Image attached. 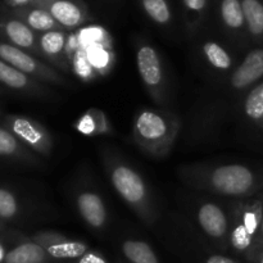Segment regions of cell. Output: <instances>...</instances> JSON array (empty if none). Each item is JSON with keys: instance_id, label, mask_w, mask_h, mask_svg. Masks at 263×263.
Returning <instances> with one entry per match:
<instances>
[{"instance_id": "8fae6325", "label": "cell", "mask_w": 263, "mask_h": 263, "mask_svg": "<svg viewBox=\"0 0 263 263\" xmlns=\"http://www.w3.org/2000/svg\"><path fill=\"white\" fill-rule=\"evenodd\" d=\"M0 40L12 44L43 59L39 48V37L36 36L35 31L31 30L25 22L18 20L14 15L10 17V15L0 14Z\"/></svg>"}, {"instance_id": "9a60e30c", "label": "cell", "mask_w": 263, "mask_h": 263, "mask_svg": "<svg viewBox=\"0 0 263 263\" xmlns=\"http://www.w3.org/2000/svg\"><path fill=\"white\" fill-rule=\"evenodd\" d=\"M0 159L27 167H41L37 154L26 148L8 128L0 125Z\"/></svg>"}, {"instance_id": "52a82bcc", "label": "cell", "mask_w": 263, "mask_h": 263, "mask_svg": "<svg viewBox=\"0 0 263 263\" xmlns=\"http://www.w3.org/2000/svg\"><path fill=\"white\" fill-rule=\"evenodd\" d=\"M0 59L17 68L18 71L23 72L44 84L69 86L68 80L58 69L51 67L50 64L35 57L33 54L2 40H0Z\"/></svg>"}, {"instance_id": "ffe728a7", "label": "cell", "mask_w": 263, "mask_h": 263, "mask_svg": "<svg viewBox=\"0 0 263 263\" xmlns=\"http://www.w3.org/2000/svg\"><path fill=\"white\" fill-rule=\"evenodd\" d=\"M53 259L49 257L45 249L31 239L17 244L14 248L8 251L3 263H49Z\"/></svg>"}, {"instance_id": "2e32d148", "label": "cell", "mask_w": 263, "mask_h": 263, "mask_svg": "<svg viewBox=\"0 0 263 263\" xmlns=\"http://www.w3.org/2000/svg\"><path fill=\"white\" fill-rule=\"evenodd\" d=\"M35 7L48 10L54 20L63 27L73 28L85 21L84 12L77 4L71 0H35Z\"/></svg>"}, {"instance_id": "d6a6232c", "label": "cell", "mask_w": 263, "mask_h": 263, "mask_svg": "<svg viewBox=\"0 0 263 263\" xmlns=\"http://www.w3.org/2000/svg\"><path fill=\"white\" fill-rule=\"evenodd\" d=\"M5 254H7V252H5V249H4V247H3V244L0 243V263H3V261H4Z\"/></svg>"}, {"instance_id": "5bb4252c", "label": "cell", "mask_w": 263, "mask_h": 263, "mask_svg": "<svg viewBox=\"0 0 263 263\" xmlns=\"http://www.w3.org/2000/svg\"><path fill=\"white\" fill-rule=\"evenodd\" d=\"M39 48L44 62L62 72H68L71 69L67 54V37L63 31L41 33L39 36Z\"/></svg>"}, {"instance_id": "e0dca14e", "label": "cell", "mask_w": 263, "mask_h": 263, "mask_svg": "<svg viewBox=\"0 0 263 263\" xmlns=\"http://www.w3.org/2000/svg\"><path fill=\"white\" fill-rule=\"evenodd\" d=\"M77 133L85 136H110L115 134L112 122L99 108H89L74 122Z\"/></svg>"}, {"instance_id": "484cf974", "label": "cell", "mask_w": 263, "mask_h": 263, "mask_svg": "<svg viewBox=\"0 0 263 263\" xmlns=\"http://www.w3.org/2000/svg\"><path fill=\"white\" fill-rule=\"evenodd\" d=\"M146 14L158 25H166L171 20V12L166 0H143Z\"/></svg>"}, {"instance_id": "44dd1931", "label": "cell", "mask_w": 263, "mask_h": 263, "mask_svg": "<svg viewBox=\"0 0 263 263\" xmlns=\"http://www.w3.org/2000/svg\"><path fill=\"white\" fill-rule=\"evenodd\" d=\"M202 54L205 63L221 73H231L235 68V61L230 51L216 41H207L202 45Z\"/></svg>"}, {"instance_id": "8992f818", "label": "cell", "mask_w": 263, "mask_h": 263, "mask_svg": "<svg viewBox=\"0 0 263 263\" xmlns=\"http://www.w3.org/2000/svg\"><path fill=\"white\" fill-rule=\"evenodd\" d=\"M0 125L8 128L26 148L39 157H51L54 148L53 135L37 120L22 115H4Z\"/></svg>"}, {"instance_id": "8d00e7d4", "label": "cell", "mask_w": 263, "mask_h": 263, "mask_svg": "<svg viewBox=\"0 0 263 263\" xmlns=\"http://www.w3.org/2000/svg\"><path fill=\"white\" fill-rule=\"evenodd\" d=\"M0 116H2V109H0Z\"/></svg>"}, {"instance_id": "836d02e7", "label": "cell", "mask_w": 263, "mask_h": 263, "mask_svg": "<svg viewBox=\"0 0 263 263\" xmlns=\"http://www.w3.org/2000/svg\"><path fill=\"white\" fill-rule=\"evenodd\" d=\"M3 228H4V221H3L2 218H0V230H2Z\"/></svg>"}, {"instance_id": "9c48e42d", "label": "cell", "mask_w": 263, "mask_h": 263, "mask_svg": "<svg viewBox=\"0 0 263 263\" xmlns=\"http://www.w3.org/2000/svg\"><path fill=\"white\" fill-rule=\"evenodd\" d=\"M33 241L43 247L53 261L71 262L79 259L90 251L85 241L67 238L53 230H43L31 236Z\"/></svg>"}, {"instance_id": "74e56055", "label": "cell", "mask_w": 263, "mask_h": 263, "mask_svg": "<svg viewBox=\"0 0 263 263\" xmlns=\"http://www.w3.org/2000/svg\"><path fill=\"white\" fill-rule=\"evenodd\" d=\"M49 263H54V262H49Z\"/></svg>"}, {"instance_id": "ba28073f", "label": "cell", "mask_w": 263, "mask_h": 263, "mask_svg": "<svg viewBox=\"0 0 263 263\" xmlns=\"http://www.w3.org/2000/svg\"><path fill=\"white\" fill-rule=\"evenodd\" d=\"M195 225L199 229L200 234L210 243L216 247L218 252L229 249V208L215 200H200L194 212Z\"/></svg>"}, {"instance_id": "30bf717a", "label": "cell", "mask_w": 263, "mask_h": 263, "mask_svg": "<svg viewBox=\"0 0 263 263\" xmlns=\"http://www.w3.org/2000/svg\"><path fill=\"white\" fill-rule=\"evenodd\" d=\"M263 81V48L252 49L229 77L231 91L243 94Z\"/></svg>"}, {"instance_id": "7c38bea8", "label": "cell", "mask_w": 263, "mask_h": 263, "mask_svg": "<svg viewBox=\"0 0 263 263\" xmlns=\"http://www.w3.org/2000/svg\"><path fill=\"white\" fill-rule=\"evenodd\" d=\"M0 85L27 97L49 98L53 94L46 84L18 71L17 68L5 63L2 59H0Z\"/></svg>"}, {"instance_id": "5b68a950", "label": "cell", "mask_w": 263, "mask_h": 263, "mask_svg": "<svg viewBox=\"0 0 263 263\" xmlns=\"http://www.w3.org/2000/svg\"><path fill=\"white\" fill-rule=\"evenodd\" d=\"M136 67L149 97L157 104L166 105L168 100V84L158 50L151 44L141 43L136 50Z\"/></svg>"}, {"instance_id": "cb8c5ba5", "label": "cell", "mask_w": 263, "mask_h": 263, "mask_svg": "<svg viewBox=\"0 0 263 263\" xmlns=\"http://www.w3.org/2000/svg\"><path fill=\"white\" fill-rule=\"evenodd\" d=\"M221 17H222L223 23L233 31L241 30L246 25L243 7L239 0H222Z\"/></svg>"}, {"instance_id": "4316f807", "label": "cell", "mask_w": 263, "mask_h": 263, "mask_svg": "<svg viewBox=\"0 0 263 263\" xmlns=\"http://www.w3.org/2000/svg\"><path fill=\"white\" fill-rule=\"evenodd\" d=\"M198 263H240V261L223 252H211L205 257H202Z\"/></svg>"}, {"instance_id": "4fadbf2b", "label": "cell", "mask_w": 263, "mask_h": 263, "mask_svg": "<svg viewBox=\"0 0 263 263\" xmlns=\"http://www.w3.org/2000/svg\"><path fill=\"white\" fill-rule=\"evenodd\" d=\"M76 208L80 217L92 230L102 231L107 228V205L99 193L91 189L80 190L76 194Z\"/></svg>"}, {"instance_id": "277c9868", "label": "cell", "mask_w": 263, "mask_h": 263, "mask_svg": "<svg viewBox=\"0 0 263 263\" xmlns=\"http://www.w3.org/2000/svg\"><path fill=\"white\" fill-rule=\"evenodd\" d=\"M229 249L248 261L256 244L263 218V199L244 198L229 205Z\"/></svg>"}, {"instance_id": "603a6c76", "label": "cell", "mask_w": 263, "mask_h": 263, "mask_svg": "<svg viewBox=\"0 0 263 263\" xmlns=\"http://www.w3.org/2000/svg\"><path fill=\"white\" fill-rule=\"evenodd\" d=\"M241 7L249 33L254 39H263V3L259 0H243Z\"/></svg>"}, {"instance_id": "f546056e", "label": "cell", "mask_w": 263, "mask_h": 263, "mask_svg": "<svg viewBox=\"0 0 263 263\" xmlns=\"http://www.w3.org/2000/svg\"><path fill=\"white\" fill-rule=\"evenodd\" d=\"M33 0H5V4L10 8H23V7H27L30 3H32Z\"/></svg>"}, {"instance_id": "e575fe53", "label": "cell", "mask_w": 263, "mask_h": 263, "mask_svg": "<svg viewBox=\"0 0 263 263\" xmlns=\"http://www.w3.org/2000/svg\"><path fill=\"white\" fill-rule=\"evenodd\" d=\"M3 92V89H2V85H0V94H2Z\"/></svg>"}, {"instance_id": "d6986e66", "label": "cell", "mask_w": 263, "mask_h": 263, "mask_svg": "<svg viewBox=\"0 0 263 263\" xmlns=\"http://www.w3.org/2000/svg\"><path fill=\"white\" fill-rule=\"evenodd\" d=\"M240 113L249 126L263 131V81L244 94Z\"/></svg>"}, {"instance_id": "f1b7e54d", "label": "cell", "mask_w": 263, "mask_h": 263, "mask_svg": "<svg viewBox=\"0 0 263 263\" xmlns=\"http://www.w3.org/2000/svg\"><path fill=\"white\" fill-rule=\"evenodd\" d=\"M207 0H184V4L190 12L199 13L204 9Z\"/></svg>"}, {"instance_id": "ac0fdd59", "label": "cell", "mask_w": 263, "mask_h": 263, "mask_svg": "<svg viewBox=\"0 0 263 263\" xmlns=\"http://www.w3.org/2000/svg\"><path fill=\"white\" fill-rule=\"evenodd\" d=\"M14 17L25 22L28 27L35 32H49V31H61L58 22L53 18V15L44 8L39 7H23L17 8L12 13Z\"/></svg>"}, {"instance_id": "7a4b0ae2", "label": "cell", "mask_w": 263, "mask_h": 263, "mask_svg": "<svg viewBox=\"0 0 263 263\" xmlns=\"http://www.w3.org/2000/svg\"><path fill=\"white\" fill-rule=\"evenodd\" d=\"M103 162L108 179L121 199L146 225H154L158 220V208L144 177L112 151L103 153Z\"/></svg>"}, {"instance_id": "6da1fadb", "label": "cell", "mask_w": 263, "mask_h": 263, "mask_svg": "<svg viewBox=\"0 0 263 263\" xmlns=\"http://www.w3.org/2000/svg\"><path fill=\"white\" fill-rule=\"evenodd\" d=\"M179 177L192 189L233 199L249 198L263 187V174L241 163L184 164Z\"/></svg>"}, {"instance_id": "7402d4cb", "label": "cell", "mask_w": 263, "mask_h": 263, "mask_svg": "<svg viewBox=\"0 0 263 263\" xmlns=\"http://www.w3.org/2000/svg\"><path fill=\"white\" fill-rule=\"evenodd\" d=\"M120 248L126 263H161L154 249L141 239H125Z\"/></svg>"}, {"instance_id": "d590c367", "label": "cell", "mask_w": 263, "mask_h": 263, "mask_svg": "<svg viewBox=\"0 0 263 263\" xmlns=\"http://www.w3.org/2000/svg\"><path fill=\"white\" fill-rule=\"evenodd\" d=\"M116 263H126V262H121V261H118V262H116Z\"/></svg>"}, {"instance_id": "4dcf8cb0", "label": "cell", "mask_w": 263, "mask_h": 263, "mask_svg": "<svg viewBox=\"0 0 263 263\" xmlns=\"http://www.w3.org/2000/svg\"><path fill=\"white\" fill-rule=\"evenodd\" d=\"M263 246V218H262V223H261V229H259V233H258V236H257V240H256V244H254V247H253V251H252V253H251V256H249V258H248V262H249V259H251V257H252V254L254 253V252L257 251V249L258 248H261V247Z\"/></svg>"}, {"instance_id": "1f68e13d", "label": "cell", "mask_w": 263, "mask_h": 263, "mask_svg": "<svg viewBox=\"0 0 263 263\" xmlns=\"http://www.w3.org/2000/svg\"><path fill=\"white\" fill-rule=\"evenodd\" d=\"M248 263H263V246L252 254L251 259H249Z\"/></svg>"}, {"instance_id": "83f0119b", "label": "cell", "mask_w": 263, "mask_h": 263, "mask_svg": "<svg viewBox=\"0 0 263 263\" xmlns=\"http://www.w3.org/2000/svg\"><path fill=\"white\" fill-rule=\"evenodd\" d=\"M69 263H109V262L107 261V258H105L100 252L91 251V249H90L89 252H86V253H85L82 257H80L79 259H74V261H71Z\"/></svg>"}, {"instance_id": "d4e9b609", "label": "cell", "mask_w": 263, "mask_h": 263, "mask_svg": "<svg viewBox=\"0 0 263 263\" xmlns=\"http://www.w3.org/2000/svg\"><path fill=\"white\" fill-rule=\"evenodd\" d=\"M21 204L17 195L12 190L0 186V218L3 221H13L20 217Z\"/></svg>"}, {"instance_id": "3957f363", "label": "cell", "mask_w": 263, "mask_h": 263, "mask_svg": "<svg viewBox=\"0 0 263 263\" xmlns=\"http://www.w3.org/2000/svg\"><path fill=\"white\" fill-rule=\"evenodd\" d=\"M181 128L179 116L170 110L143 108L136 113L131 138L143 153L164 158L171 153Z\"/></svg>"}]
</instances>
